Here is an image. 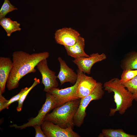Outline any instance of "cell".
I'll return each mask as SVG.
<instances>
[{
	"instance_id": "cell-1",
	"label": "cell",
	"mask_w": 137,
	"mask_h": 137,
	"mask_svg": "<svg viewBox=\"0 0 137 137\" xmlns=\"http://www.w3.org/2000/svg\"><path fill=\"white\" fill-rule=\"evenodd\" d=\"M13 67L6 83L9 90L17 88L20 79L27 74L35 73V67L41 60L49 56L48 52H45L30 54L21 50L13 52L12 54Z\"/></svg>"
},
{
	"instance_id": "cell-2",
	"label": "cell",
	"mask_w": 137,
	"mask_h": 137,
	"mask_svg": "<svg viewBox=\"0 0 137 137\" xmlns=\"http://www.w3.org/2000/svg\"><path fill=\"white\" fill-rule=\"evenodd\" d=\"M104 90L108 93L113 92L116 107L110 108L109 115L114 116L118 111L122 115L128 109L131 107L134 100L132 94L119 81L118 78L112 79L105 82L104 84Z\"/></svg>"
},
{
	"instance_id": "cell-3",
	"label": "cell",
	"mask_w": 137,
	"mask_h": 137,
	"mask_svg": "<svg viewBox=\"0 0 137 137\" xmlns=\"http://www.w3.org/2000/svg\"><path fill=\"white\" fill-rule=\"evenodd\" d=\"M80 100L79 99L70 101L55 108L52 112L46 115L44 121L51 122L63 128H73L74 117Z\"/></svg>"
},
{
	"instance_id": "cell-4",
	"label": "cell",
	"mask_w": 137,
	"mask_h": 137,
	"mask_svg": "<svg viewBox=\"0 0 137 137\" xmlns=\"http://www.w3.org/2000/svg\"><path fill=\"white\" fill-rule=\"evenodd\" d=\"M102 88V83L97 82L94 88L89 95L80 99L79 107L74 118V126L79 127L82 125L86 115V108L92 101L99 100L102 98L104 93Z\"/></svg>"
},
{
	"instance_id": "cell-5",
	"label": "cell",
	"mask_w": 137,
	"mask_h": 137,
	"mask_svg": "<svg viewBox=\"0 0 137 137\" xmlns=\"http://www.w3.org/2000/svg\"><path fill=\"white\" fill-rule=\"evenodd\" d=\"M46 99L45 103L36 117L30 118L27 123L22 125L18 126L14 124L11 125L10 127L23 129L27 127H33L36 125H41L44 121L46 115L56 107V101L54 96L48 93H46Z\"/></svg>"
},
{
	"instance_id": "cell-6",
	"label": "cell",
	"mask_w": 137,
	"mask_h": 137,
	"mask_svg": "<svg viewBox=\"0 0 137 137\" xmlns=\"http://www.w3.org/2000/svg\"><path fill=\"white\" fill-rule=\"evenodd\" d=\"M81 72L79 69L77 70V79L73 85L63 89H60L58 88H54L48 92L55 97L56 102V107L68 102L80 99L77 96L76 90L80 80Z\"/></svg>"
},
{
	"instance_id": "cell-7",
	"label": "cell",
	"mask_w": 137,
	"mask_h": 137,
	"mask_svg": "<svg viewBox=\"0 0 137 137\" xmlns=\"http://www.w3.org/2000/svg\"><path fill=\"white\" fill-rule=\"evenodd\" d=\"M36 66L42 76L41 83L44 87V91L48 93L51 89L58 88L59 85L57 76L55 72L49 68L47 59L40 61Z\"/></svg>"
},
{
	"instance_id": "cell-8",
	"label": "cell",
	"mask_w": 137,
	"mask_h": 137,
	"mask_svg": "<svg viewBox=\"0 0 137 137\" xmlns=\"http://www.w3.org/2000/svg\"><path fill=\"white\" fill-rule=\"evenodd\" d=\"M42 129L46 137H80L73 130L72 128H64L59 125L46 121L41 125Z\"/></svg>"
},
{
	"instance_id": "cell-9",
	"label": "cell",
	"mask_w": 137,
	"mask_h": 137,
	"mask_svg": "<svg viewBox=\"0 0 137 137\" xmlns=\"http://www.w3.org/2000/svg\"><path fill=\"white\" fill-rule=\"evenodd\" d=\"M55 36V41L58 44L64 46H68L76 43L80 34L74 29L65 27L57 30Z\"/></svg>"
},
{
	"instance_id": "cell-10",
	"label": "cell",
	"mask_w": 137,
	"mask_h": 137,
	"mask_svg": "<svg viewBox=\"0 0 137 137\" xmlns=\"http://www.w3.org/2000/svg\"><path fill=\"white\" fill-rule=\"evenodd\" d=\"M106 58L104 53L93 54L88 57H80L75 59L73 62L77 66L78 69L88 74L91 73V68L95 63L105 59Z\"/></svg>"
},
{
	"instance_id": "cell-11",
	"label": "cell",
	"mask_w": 137,
	"mask_h": 137,
	"mask_svg": "<svg viewBox=\"0 0 137 137\" xmlns=\"http://www.w3.org/2000/svg\"><path fill=\"white\" fill-rule=\"evenodd\" d=\"M97 83L92 77L86 75L82 72L80 80L76 90L77 97L81 99L88 95L92 91Z\"/></svg>"
},
{
	"instance_id": "cell-12",
	"label": "cell",
	"mask_w": 137,
	"mask_h": 137,
	"mask_svg": "<svg viewBox=\"0 0 137 137\" xmlns=\"http://www.w3.org/2000/svg\"><path fill=\"white\" fill-rule=\"evenodd\" d=\"M58 60L60 63V67L57 77L59 80L61 85L66 82H69L74 85L77 79V73L69 67L65 61L60 57H59Z\"/></svg>"
},
{
	"instance_id": "cell-13",
	"label": "cell",
	"mask_w": 137,
	"mask_h": 137,
	"mask_svg": "<svg viewBox=\"0 0 137 137\" xmlns=\"http://www.w3.org/2000/svg\"><path fill=\"white\" fill-rule=\"evenodd\" d=\"M13 62L10 58L0 57V91L3 94L9 74L13 67Z\"/></svg>"
},
{
	"instance_id": "cell-14",
	"label": "cell",
	"mask_w": 137,
	"mask_h": 137,
	"mask_svg": "<svg viewBox=\"0 0 137 137\" xmlns=\"http://www.w3.org/2000/svg\"><path fill=\"white\" fill-rule=\"evenodd\" d=\"M85 40L80 36L76 43L73 45L64 46L68 55L76 59L80 57H88L90 56L84 51Z\"/></svg>"
},
{
	"instance_id": "cell-15",
	"label": "cell",
	"mask_w": 137,
	"mask_h": 137,
	"mask_svg": "<svg viewBox=\"0 0 137 137\" xmlns=\"http://www.w3.org/2000/svg\"><path fill=\"white\" fill-rule=\"evenodd\" d=\"M0 25L4 29L8 37L10 36L13 32L20 31V24L16 21H12L10 18H3L0 20Z\"/></svg>"
},
{
	"instance_id": "cell-16",
	"label": "cell",
	"mask_w": 137,
	"mask_h": 137,
	"mask_svg": "<svg viewBox=\"0 0 137 137\" xmlns=\"http://www.w3.org/2000/svg\"><path fill=\"white\" fill-rule=\"evenodd\" d=\"M99 137H137V135L127 133L122 129H104L98 135Z\"/></svg>"
},
{
	"instance_id": "cell-17",
	"label": "cell",
	"mask_w": 137,
	"mask_h": 137,
	"mask_svg": "<svg viewBox=\"0 0 137 137\" xmlns=\"http://www.w3.org/2000/svg\"><path fill=\"white\" fill-rule=\"evenodd\" d=\"M122 84L132 94L134 99L137 102V75Z\"/></svg>"
},
{
	"instance_id": "cell-18",
	"label": "cell",
	"mask_w": 137,
	"mask_h": 137,
	"mask_svg": "<svg viewBox=\"0 0 137 137\" xmlns=\"http://www.w3.org/2000/svg\"><path fill=\"white\" fill-rule=\"evenodd\" d=\"M34 81L32 85L21 95L18 101V105L16 108V110L18 112H20L22 110L23 102L30 91L35 86L40 83V80L36 77L34 79Z\"/></svg>"
},
{
	"instance_id": "cell-19",
	"label": "cell",
	"mask_w": 137,
	"mask_h": 137,
	"mask_svg": "<svg viewBox=\"0 0 137 137\" xmlns=\"http://www.w3.org/2000/svg\"><path fill=\"white\" fill-rule=\"evenodd\" d=\"M18 9L11 4L9 0H4L0 10V20L5 17L8 13Z\"/></svg>"
},
{
	"instance_id": "cell-20",
	"label": "cell",
	"mask_w": 137,
	"mask_h": 137,
	"mask_svg": "<svg viewBox=\"0 0 137 137\" xmlns=\"http://www.w3.org/2000/svg\"><path fill=\"white\" fill-rule=\"evenodd\" d=\"M137 75V70H133L126 69L124 70L121 76L120 82L122 83L127 81Z\"/></svg>"
},
{
	"instance_id": "cell-21",
	"label": "cell",
	"mask_w": 137,
	"mask_h": 137,
	"mask_svg": "<svg viewBox=\"0 0 137 137\" xmlns=\"http://www.w3.org/2000/svg\"><path fill=\"white\" fill-rule=\"evenodd\" d=\"M126 69L137 70V53L131 55L125 63Z\"/></svg>"
},
{
	"instance_id": "cell-22",
	"label": "cell",
	"mask_w": 137,
	"mask_h": 137,
	"mask_svg": "<svg viewBox=\"0 0 137 137\" xmlns=\"http://www.w3.org/2000/svg\"><path fill=\"white\" fill-rule=\"evenodd\" d=\"M28 88H29L26 87L22 89L18 94L13 96L10 99L8 100L7 103L3 108L2 110L5 109H8L9 106L11 104L14 102L18 101L22 94Z\"/></svg>"
},
{
	"instance_id": "cell-23",
	"label": "cell",
	"mask_w": 137,
	"mask_h": 137,
	"mask_svg": "<svg viewBox=\"0 0 137 137\" xmlns=\"http://www.w3.org/2000/svg\"><path fill=\"white\" fill-rule=\"evenodd\" d=\"M33 127L36 131L35 137H46L42 129L41 125H36Z\"/></svg>"
},
{
	"instance_id": "cell-24",
	"label": "cell",
	"mask_w": 137,
	"mask_h": 137,
	"mask_svg": "<svg viewBox=\"0 0 137 137\" xmlns=\"http://www.w3.org/2000/svg\"><path fill=\"white\" fill-rule=\"evenodd\" d=\"M7 100L2 95L0 91V111L2 110V109L7 103Z\"/></svg>"
}]
</instances>
